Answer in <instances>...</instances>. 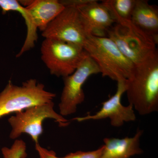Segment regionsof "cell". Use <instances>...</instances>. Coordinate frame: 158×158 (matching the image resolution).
<instances>
[{"label": "cell", "mask_w": 158, "mask_h": 158, "mask_svg": "<svg viewBox=\"0 0 158 158\" xmlns=\"http://www.w3.org/2000/svg\"><path fill=\"white\" fill-rule=\"evenodd\" d=\"M128 101L140 115L158 111V54L135 65L126 80Z\"/></svg>", "instance_id": "6da1fadb"}, {"label": "cell", "mask_w": 158, "mask_h": 158, "mask_svg": "<svg viewBox=\"0 0 158 158\" xmlns=\"http://www.w3.org/2000/svg\"><path fill=\"white\" fill-rule=\"evenodd\" d=\"M83 48L96 63L103 77L117 82L127 80L133 73L135 65L109 37L89 34Z\"/></svg>", "instance_id": "7a4b0ae2"}, {"label": "cell", "mask_w": 158, "mask_h": 158, "mask_svg": "<svg viewBox=\"0 0 158 158\" xmlns=\"http://www.w3.org/2000/svg\"><path fill=\"white\" fill-rule=\"evenodd\" d=\"M107 33L108 37L135 65L158 52L156 47L158 43L134 25L131 21L118 22Z\"/></svg>", "instance_id": "3957f363"}, {"label": "cell", "mask_w": 158, "mask_h": 158, "mask_svg": "<svg viewBox=\"0 0 158 158\" xmlns=\"http://www.w3.org/2000/svg\"><path fill=\"white\" fill-rule=\"evenodd\" d=\"M56 94L45 90V86L31 79L21 86L9 81L0 93V118L27 108L52 102Z\"/></svg>", "instance_id": "277c9868"}, {"label": "cell", "mask_w": 158, "mask_h": 158, "mask_svg": "<svg viewBox=\"0 0 158 158\" xmlns=\"http://www.w3.org/2000/svg\"><path fill=\"white\" fill-rule=\"evenodd\" d=\"M53 102L37 105L15 113L8 119L11 131L9 137L16 140L23 134L31 136L35 144L43 132V123L47 118L54 119L60 127L68 126L70 121L54 110Z\"/></svg>", "instance_id": "5b68a950"}, {"label": "cell", "mask_w": 158, "mask_h": 158, "mask_svg": "<svg viewBox=\"0 0 158 158\" xmlns=\"http://www.w3.org/2000/svg\"><path fill=\"white\" fill-rule=\"evenodd\" d=\"M41 54L51 74L63 78L73 73L88 54L81 46L50 38L43 41Z\"/></svg>", "instance_id": "8992f818"}, {"label": "cell", "mask_w": 158, "mask_h": 158, "mask_svg": "<svg viewBox=\"0 0 158 158\" xmlns=\"http://www.w3.org/2000/svg\"><path fill=\"white\" fill-rule=\"evenodd\" d=\"M99 73L98 66L88 54L73 73L63 78L64 87L59 105L61 116L64 117L76 112L78 106L85 100L83 85L89 77Z\"/></svg>", "instance_id": "52a82bcc"}, {"label": "cell", "mask_w": 158, "mask_h": 158, "mask_svg": "<svg viewBox=\"0 0 158 158\" xmlns=\"http://www.w3.org/2000/svg\"><path fill=\"white\" fill-rule=\"evenodd\" d=\"M88 35L78 9L73 6H65L42 33L45 38L58 40L83 48Z\"/></svg>", "instance_id": "ba28073f"}, {"label": "cell", "mask_w": 158, "mask_h": 158, "mask_svg": "<svg viewBox=\"0 0 158 158\" xmlns=\"http://www.w3.org/2000/svg\"><path fill=\"white\" fill-rule=\"evenodd\" d=\"M117 90L115 94L102 103V107L94 115L88 114L82 117H75L73 120L78 122L97 120L108 118L114 127H120L125 122L134 121L136 116L134 108L131 105L124 106L121 103V98L126 91V80L117 81Z\"/></svg>", "instance_id": "9c48e42d"}, {"label": "cell", "mask_w": 158, "mask_h": 158, "mask_svg": "<svg viewBox=\"0 0 158 158\" xmlns=\"http://www.w3.org/2000/svg\"><path fill=\"white\" fill-rule=\"evenodd\" d=\"M76 7L88 34L105 37L107 31L116 23L110 10L97 1L88 0Z\"/></svg>", "instance_id": "30bf717a"}, {"label": "cell", "mask_w": 158, "mask_h": 158, "mask_svg": "<svg viewBox=\"0 0 158 158\" xmlns=\"http://www.w3.org/2000/svg\"><path fill=\"white\" fill-rule=\"evenodd\" d=\"M19 2L28 11L37 29L42 32L65 8L61 1L57 0H33Z\"/></svg>", "instance_id": "8fae6325"}, {"label": "cell", "mask_w": 158, "mask_h": 158, "mask_svg": "<svg viewBox=\"0 0 158 158\" xmlns=\"http://www.w3.org/2000/svg\"><path fill=\"white\" fill-rule=\"evenodd\" d=\"M143 131L138 129L132 137L123 138H105L100 158H130L143 154L140 140Z\"/></svg>", "instance_id": "7c38bea8"}, {"label": "cell", "mask_w": 158, "mask_h": 158, "mask_svg": "<svg viewBox=\"0 0 158 158\" xmlns=\"http://www.w3.org/2000/svg\"><path fill=\"white\" fill-rule=\"evenodd\" d=\"M131 21L138 29L158 42V9L146 0H136Z\"/></svg>", "instance_id": "4fadbf2b"}, {"label": "cell", "mask_w": 158, "mask_h": 158, "mask_svg": "<svg viewBox=\"0 0 158 158\" xmlns=\"http://www.w3.org/2000/svg\"><path fill=\"white\" fill-rule=\"evenodd\" d=\"M0 8L3 14L9 11L19 12L23 18L27 27V34L25 41L17 57L20 56L24 53L33 48L37 40V28L34 24L33 19L25 7L16 0H0Z\"/></svg>", "instance_id": "5bb4252c"}, {"label": "cell", "mask_w": 158, "mask_h": 158, "mask_svg": "<svg viewBox=\"0 0 158 158\" xmlns=\"http://www.w3.org/2000/svg\"><path fill=\"white\" fill-rule=\"evenodd\" d=\"M102 3L110 10L116 23L131 21L136 0H106Z\"/></svg>", "instance_id": "9a60e30c"}, {"label": "cell", "mask_w": 158, "mask_h": 158, "mask_svg": "<svg viewBox=\"0 0 158 158\" xmlns=\"http://www.w3.org/2000/svg\"><path fill=\"white\" fill-rule=\"evenodd\" d=\"M1 151L3 158H26L27 156V144L21 139H16L11 147H3Z\"/></svg>", "instance_id": "2e32d148"}, {"label": "cell", "mask_w": 158, "mask_h": 158, "mask_svg": "<svg viewBox=\"0 0 158 158\" xmlns=\"http://www.w3.org/2000/svg\"><path fill=\"white\" fill-rule=\"evenodd\" d=\"M103 149V145L98 149L90 151H78L71 152L65 156L66 158H100Z\"/></svg>", "instance_id": "e0dca14e"}, {"label": "cell", "mask_w": 158, "mask_h": 158, "mask_svg": "<svg viewBox=\"0 0 158 158\" xmlns=\"http://www.w3.org/2000/svg\"><path fill=\"white\" fill-rule=\"evenodd\" d=\"M35 149L38 153L39 158H66L65 156L63 157L57 156L56 154L54 151L49 150L44 148L39 143L35 144Z\"/></svg>", "instance_id": "ac0fdd59"}]
</instances>
